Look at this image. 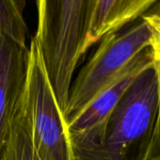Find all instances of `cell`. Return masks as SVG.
Here are the masks:
<instances>
[{
  "label": "cell",
  "mask_w": 160,
  "mask_h": 160,
  "mask_svg": "<svg viewBox=\"0 0 160 160\" xmlns=\"http://www.w3.org/2000/svg\"><path fill=\"white\" fill-rule=\"evenodd\" d=\"M98 0H36V35L42 62L64 114L72 78L88 51L89 32Z\"/></svg>",
  "instance_id": "obj_2"
},
{
  "label": "cell",
  "mask_w": 160,
  "mask_h": 160,
  "mask_svg": "<svg viewBox=\"0 0 160 160\" xmlns=\"http://www.w3.org/2000/svg\"><path fill=\"white\" fill-rule=\"evenodd\" d=\"M100 42L71 85L63 114L67 124L81 114L139 53L151 46L152 32L142 16Z\"/></svg>",
  "instance_id": "obj_3"
},
{
  "label": "cell",
  "mask_w": 160,
  "mask_h": 160,
  "mask_svg": "<svg viewBox=\"0 0 160 160\" xmlns=\"http://www.w3.org/2000/svg\"><path fill=\"white\" fill-rule=\"evenodd\" d=\"M32 138L41 160H72V147L63 113L58 104L35 39L29 47L27 84Z\"/></svg>",
  "instance_id": "obj_4"
},
{
  "label": "cell",
  "mask_w": 160,
  "mask_h": 160,
  "mask_svg": "<svg viewBox=\"0 0 160 160\" xmlns=\"http://www.w3.org/2000/svg\"><path fill=\"white\" fill-rule=\"evenodd\" d=\"M0 160H41L32 138L26 92L12 119L7 138L0 148Z\"/></svg>",
  "instance_id": "obj_8"
},
{
  "label": "cell",
  "mask_w": 160,
  "mask_h": 160,
  "mask_svg": "<svg viewBox=\"0 0 160 160\" xmlns=\"http://www.w3.org/2000/svg\"><path fill=\"white\" fill-rule=\"evenodd\" d=\"M152 32V49L160 55V12L146 13L143 15Z\"/></svg>",
  "instance_id": "obj_11"
},
{
  "label": "cell",
  "mask_w": 160,
  "mask_h": 160,
  "mask_svg": "<svg viewBox=\"0 0 160 160\" xmlns=\"http://www.w3.org/2000/svg\"><path fill=\"white\" fill-rule=\"evenodd\" d=\"M152 57L151 46L139 53L81 114L67 124L69 135L83 133L103 123L136 77L143 70L152 66Z\"/></svg>",
  "instance_id": "obj_6"
},
{
  "label": "cell",
  "mask_w": 160,
  "mask_h": 160,
  "mask_svg": "<svg viewBox=\"0 0 160 160\" xmlns=\"http://www.w3.org/2000/svg\"><path fill=\"white\" fill-rule=\"evenodd\" d=\"M23 0H0V34L26 44L28 34Z\"/></svg>",
  "instance_id": "obj_9"
},
{
  "label": "cell",
  "mask_w": 160,
  "mask_h": 160,
  "mask_svg": "<svg viewBox=\"0 0 160 160\" xmlns=\"http://www.w3.org/2000/svg\"><path fill=\"white\" fill-rule=\"evenodd\" d=\"M29 48L0 34V148L26 92Z\"/></svg>",
  "instance_id": "obj_5"
},
{
  "label": "cell",
  "mask_w": 160,
  "mask_h": 160,
  "mask_svg": "<svg viewBox=\"0 0 160 160\" xmlns=\"http://www.w3.org/2000/svg\"><path fill=\"white\" fill-rule=\"evenodd\" d=\"M156 109L157 76L151 66L136 77L103 123L69 135L72 160H146Z\"/></svg>",
  "instance_id": "obj_1"
},
{
  "label": "cell",
  "mask_w": 160,
  "mask_h": 160,
  "mask_svg": "<svg viewBox=\"0 0 160 160\" xmlns=\"http://www.w3.org/2000/svg\"><path fill=\"white\" fill-rule=\"evenodd\" d=\"M153 68L157 76V109L146 160H160V55L152 50Z\"/></svg>",
  "instance_id": "obj_10"
},
{
  "label": "cell",
  "mask_w": 160,
  "mask_h": 160,
  "mask_svg": "<svg viewBox=\"0 0 160 160\" xmlns=\"http://www.w3.org/2000/svg\"><path fill=\"white\" fill-rule=\"evenodd\" d=\"M160 0H98L89 32V47L142 17Z\"/></svg>",
  "instance_id": "obj_7"
}]
</instances>
